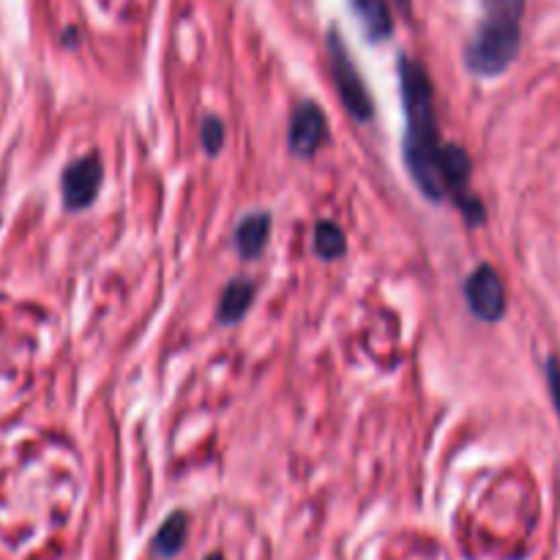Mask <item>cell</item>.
Segmentation results:
<instances>
[{"label": "cell", "instance_id": "obj_1", "mask_svg": "<svg viewBox=\"0 0 560 560\" xmlns=\"http://www.w3.org/2000/svg\"><path fill=\"white\" fill-rule=\"evenodd\" d=\"M402 101H405V161L413 181L429 200H443V145L438 137L433 83L427 69L413 58H400Z\"/></svg>", "mask_w": 560, "mask_h": 560}, {"label": "cell", "instance_id": "obj_2", "mask_svg": "<svg viewBox=\"0 0 560 560\" xmlns=\"http://www.w3.org/2000/svg\"><path fill=\"white\" fill-rule=\"evenodd\" d=\"M525 0H484L482 23L465 50V63L478 77H498L514 63L522 41Z\"/></svg>", "mask_w": 560, "mask_h": 560}, {"label": "cell", "instance_id": "obj_3", "mask_svg": "<svg viewBox=\"0 0 560 560\" xmlns=\"http://www.w3.org/2000/svg\"><path fill=\"white\" fill-rule=\"evenodd\" d=\"M328 58H331V74L339 96H342V105L348 107V112L355 121H369L372 99L366 94L364 80H361L358 69H355L353 58H350L348 47L342 45L337 31H331V39H328Z\"/></svg>", "mask_w": 560, "mask_h": 560}, {"label": "cell", "instance_id": "obj_4", "mask_svg": "<svg viewBox=\"0 0 560 560\" xmlns=\"http://www.w3.org/2000/svg\"><path fill=\"white\" fill-rule=\"evenodd\" d=\"M465 299L473 315L484 322H498L506 315V288L492 266H478L465 282Z\"/></svg>", "mask_w": 560, "mask_h": 560}, {"label": "cell", "instance_id": "obj_5", "mask_svg": "<svg viewBox=\"0 0 560 560\" xmlns=\"http://www.w3.org/2000/svg\"><path fill=\"white\" fill-rule=\"evenodd\" d=\"M63 203H66L69 211H80V208H88L96 200L101 186V165L96 156H85L77 159L74 165L66 167L63 172Z\"/></svg>", "mask_w": 560, "mask_h": 560}, {"label": "cell", "instance_id": "obj_6", "mask_svg": "<svg viewBox=\"0 0 560 560\" xmlns=\"http://www.w3.org/2000/svg\"><path fill=\"white\" fill-rule=\"evenodd\" d=\"M326 139V115L317 105L304 101L295 107L290 121V148L295 156H315Z\"/></svg>", "mask_w": 560, "mask_h": 560}, {"label": "cell", "instance_id": "obj_7", "mask_svg": "<svg viewBox=\"0 0 560 560\" xmlns=\"http://www.w3.org/2000/svg\"><path fill=\"white\" fill-rule=\"evenodd\" d=\"M268 233H271V217L268 214H249L235 230V246L246 260H255L266 249Z\"/></svg>", "mask_w": 560, "mask_h": 560}, {"label": "cell", "instance_id": "obj_8", "mask_svg": "<svg viewBox=\"0 0 560 560\" xmlns=\"http://www.w3.org/2000/svg\"><path fill=\"white\" fill-rule=\"evenodd\" d=\"M358 14V20L364 23L366 36L372 41L389 39L391 31H394V20H391V9L386 0H350Z\"/></svg>", "mask_w": 560, "mask_h": 560}, {"label": "cell", "instance_id": "obj_9", "mask_svg": "<svg viewBox=\"0 0 560 560\" xmlns=\"http://www.w3.org/2000/svg\"><path fill=\"white\" fill-rule=\"evenodd\" d=\"M186 531H190V516L183 514V511L167 516L159 531H156L154 544H150L156 558H172L175 552H181L183 541H186Z\"/></svg>", "mask_w": 560, "mask_h": 560}, {"label": "cell", "instance_id": "obj_10", "mask_svg": "<svg viewBox=\"0 0 560 560\" xmlns=\"http://www.w3.org/2000/svg\"><path fill=\"white\" fill-rule=\"evenodd\" d=\"M255 282L249 279H233V282L224 288L222 301H219V320L222 322H239L246 315V309L255 301Z\"/></svg>", "mask_w": 560, "mask_h": 560}, {"label": "cell", "instance_id": "obj_11", "mask_svg": "<svg viewBox=\"0 0 560 560\" xmlns=\"http://www.w3.org/2000/svg\"><path fill=\"white\" fill-rule=\"evenodd\" d=\"M348 249V241H344L342 230L333 222H320L315 228V252L322 260H337Z\"/></svg>", "mask_w": 560, "mask_h": 560}, {"label": "cell", "instance_id": "obj_12", "mask_svg": "<svg viewBox=\"0 0 560 560\" xmlns=\"http://www.w3.org/2000/svg\"><path fill=\"white\" fill-rule=\"evenodd\" d=\"M222 143H224L222 121H217V118H206V123H203V148H206L208 154H217V150L222 148Z\"/></svg>", "mask_w": 560, "mask_h": 560}, {"label": "cell", "instance_id": "obj_13", "mask_svg": "<svg viewBox=\"0 0 560 560\" xmlns=\"http://www.w3.org/2000/svg\"><path fill=\"white\" fill-rule=\"evenodd\" d=\"M547 386H549V394H552L555 411H558V418H560V358H555V355L547 361Z\"/></svg>", "mask_w": 560, "mask_h": 560}, {"label": "cell", "instance_id": "obj_14", "mask_svg": "<svg viewBox=\"0 0 560 560\" xmlns=\"http://www.w3.org/2000/svg\"><path fill=\"white\" fill-rule=\"evenodd\" d=\"M206 560H224L222 555H211V558H206Z\"/></svg>", "mask_w": 560, "mask_h": 560}, {"label": "cell", "instance_id": "obj_15", "mask_svg": "<svg viewBox=\"0 0 560 560\" xmlns=\"http://www.w3.org/2000/svg\"><path fill=\"white\" fill-rule=\"evenodd\" d=\"M397 3H400L402 9H407V0H397Z\"/></svg>", "mask_w": 560, "mask_h": 560}]
</instances>
